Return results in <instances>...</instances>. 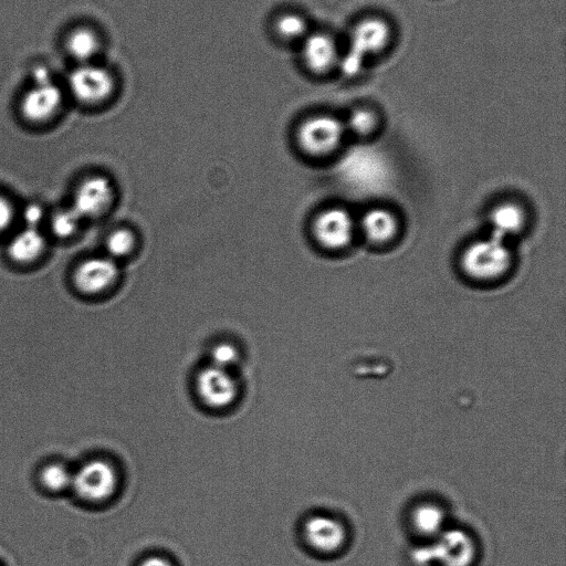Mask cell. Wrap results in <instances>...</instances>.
<instances>
[{"label": "cell", "mask_w": 566, "mask_h": 566, "mask_svg": "<svg viewBox=\"0 0 566 566\" xmlns=\"http://www.w3.org/2000/svg\"><path fill=\"white\" fill-rule=\"evenodd\" d=\"M118 484L114 467L106 460L93 459L73 473L71 489L82 500L100 503L113 497Z\"/></svg>", "instance_id": "obj_3"}, {"label": "cell", "mask_w": 566, "mask_h": 566, "mask_svg": "<svg viewBox=\"0 0 566 566\" xmlns=\"http://www.w3.org/2000/svg\"><path fill=\"white\" fill-rule=\"evenodd\" d=\"M440 520H442V517H440L439 512L431 507L418 512L417 523L425 531L435 530L439 526Z\"/></svg>", "instance_id": "obj_24"}, {"label": "cell", "mask_w": 566, "mask_h": 566, "mask_svg": "<svg viewBox=\"0 0 566 566\" xmlns=\"http://www.w3.org/2000/svg\"><path fill=\"white\" fill-rule=\"evenodd\" d=\"M511 253L506 241L491 236L468 247L463 256V267L470 277L479 280L494 279L508 270Z\"/></svg>", "instance_id": "obj_2"}, {"label": "cell", "mask_w": 566, "mask_h": 566, "mask_svg": "<svg viewBox=\"0 0 566 566\" xmlns=\"http://www.w3.org/2000/svg\"><path fill=\"white\" fill-rule=\"evenodd\" d=\"M72 479V471L60 463L49 464L40 473L41 484L50 492H64L71 489Z\"/></svg>", "instance_id": "obj_18"}, {"label": "cell", "mask_w": 566, "mask_h": 566, "mask_svg": "<svg viewBox=\"0 0 566 566\" xmlns=\"http://www.w3.org/2000/svg\"><path fill=\"white\" fill-rule=\"evenodd\" d=\"M45 246L44 235L37 228L27 227L10 241L8 253L17 262H30L43 254Z\"/></svg>", "instance_id": "obj_15"}, {"label": "cell", "mask_w": 566, "mask_h": 566, "mask_svg": "<svg viewBox=\"0 0 566 566\" xmlns=\"http://www.w3.org/2000/svg\"><path fill=\"white\" fill-rule=\"evenodd\" d=\"M112 201L113 186L108 178L92 176L79 186L72 207L82 218H91L106 211Z\"/></svg>", "instance_id": "obj_10"}, {"label": "cell", "mask_w": 566, "mask_h": 566, "mask_svg": "<svg viewBox=\"0 0 566 566\" xmlns=\"http://www.w3.org/2000/svg\"><path fill=\"white\" fill-rule=\"evenodd\" d=\"M276 30L283 39L296 41L308 36V23L298 14H287L277 20Z\"/></svg>", "instance_id": "obj_19"}, {"label": "cell", "mask_w": 566, "mask_h": 566, "mask_svg": "<svg viewBox=\"0 0 566 566\" xmlns=\"http://www.w3.org/2000/svg\"><path fill=\"white\" fill-rule=\"evenodd\" d=\"M14 218L13 205L9 203L8 199L0 196V232L12 224Z\"/></svg>", "instance_id": "obj_26"}, {"label": "cell", "mask_w": 566, "mask_h": 566, "mask_svg": "<svg viewBox=\"0 0 566 566\" xmlns=\"http://www.w3.org/2000/svg\"><path fill=\"white\" fill-rule=\"evenodd\" d=\"M196 389L203 403L213 410H224L234 404L238 396V384L233 375L213 365L198 374Z\"/></svg>", "instance_id": "obj_7"}, {"label": "cell", "mask_w": 566, "mask_h": 566, "mask_svg": "<svg viewBox=\"0 0 566 566\" xmlns=\"http://www.w3.org/2000/svg\"><path fill=\"white\" fill-rule=\"evenodd\" d=\"M45 215L44 208L38 204H30L24 209L23 219L29 228H37Z\"/></svg>", "instance_id": "obj_25"}, {"label": "cell", "mask_w": 566, "mask_h": 566, "mask_svg": "<svg viewBox=\"0 0 566 566\" xmlns=\"http://www.w3.org/2000/svg\"><path fill=\"white\" fill-rule=\"evenodd\" d=\"M140 566H173L169 561L161 557H151L144 560Z\"/></svg>", "instance_id": "obj_27"}, {"label": "cell", "mask_w": 566, "mask_h": 566, "mask_svg": "<svg viewBox=\"0 0 566 566\" xmlns=\"http://www.w3.org/2000/svg\"><path fill=\"white\" fill-rule=\"evenodd\" d=\"M433 552L439 566H473L476 560L473 542L460 533L446 536Z\"/></svg>", "instance_id": "obj_13"}, {"label": "cell", "mask_w": 566, "mask_h": 566, "mask_svg": "<svg viewBox=\"0 0 566 566\" xmlns=\"http://www.w3.org/2000/svg\"><path fill=\"white\" fill-rule=\"evenodd\" d=\"M524 215L517 205L506 204L495 209L490 215L491 236L506 241L520 232Z\"/></svg>", "instance_id": "obj_16"}, {"label": "cell", "mask_w": 566, "mask_h": 566, "mask_svg": "<svg viewBox=\"0 0 566 566\" xmlns=\"http://www.w3.org/2000/svg\"><path fill=\"white\" fill-rule=\"evenodd\" d=\"M212 364L216 368L229 371L237 364L239 359L238 350L234 345L229 343H222L216 345L211 354Z\"/></svg>", "instance_id": "obj_23"}, {"label": "cell", "mask_w": 566, "mask_h": 566, "mask_svg": "<svg viewBox=\"0 0 566 566\" xmlns=\"http://www.w3.org/2000/svg\"><path fill=\"white\" fill-rule=\"evenodd\" d=\"M313 229L321 245L330 249H341L351 243L354 223L351 215L344 209L331 208L320 214Z\"/></svg>", "instance_id": "obj_8"}, {"label": "cell", "mask_w": 566, "mask_h": 566, "mask_svg": "<svg viewBox=\"0 0 566 566\" xmlns=\"http://www.w3.org/2000/svg\"><path fill=\"white\" fill-rule=\"evenodd\" d=\"M134 243V236L130 230H115L107 240V250L110 258L114 259L127 256L131 253Z\"/></svg>", "instance_id": "obj_22"}, {"label": "cell", "mask_w": 566, "mask_h": 566, "mask_svg": "<svg viewBox=\"0 0 566 566\" xmlns=\"http://www.w3.org/2000/svg\"><path fill=\"white\" fill-rule=\"evenodd\" d=\"M83 218L75 211V208L62 209L52 217V233L58 238L66 239L75 235Z\"/></svg>", "instance_id": "obj_20"}, {"label": "cell", "mask_w": 566, "mask_h": 566, "mask_svg": "<svg viewBox=\"0 0 566 566\" xmlns=\"http://www.w3.org/2000/svg\"><path fill=\"white\" fill-rule=\"evenodd\" d=\"M114 78L107 68L96 62L77 65L70 72L67 91L70 96L85 106H97L108 100L114 91Z\"/></svg>", "instance_id": "obj_4"}, {"label": "cell", "mask_w": 566, "mask_h": 566, "mask_svg": "<svg viewBox=\"0 0 566 566\" xmlns=\"http://www.w3.org/2000/svg\"><path fill=\"white\" fill-rule=\"evenodd\" d=\"M302 58L312 72H329L339 64L337 43L328 34L308 35L303 39Z\"/></svg>", "instance_id": "obj_12"}, {"label": "cell", "mask_w": 566, "mask_h": 566, "mask_svg": "<svg viewBox=\"0 0 566 566\" xmlns=\"http://www.w3.org/2000/svg\"><path fill=\"white\" fill-rule=\"evenodd\" d=\"M65 48L77 65L90 64L99 55L101 39L96 30L80 26L70 31L65 40Z\"/></svg>", "instance_id": "obj_14"}, {"label": "cell", "mask_w": 566, "mask_h": 566, "mask_svg": "<svg viewBox=\"0 0 566 566\" xmlns=\"http://www.w3.org/2000/svg\"><path fill=\"white\" fill-rule=\"evenodd\" d=\"M345 127L331 115H318L307 120L299 130L302 149L313 155H326L340 145Z\"/></svg>", "instance_id": "obj_6"}, {"label": "cell", "mask_w": 566, "mask_h": 566, "mask_svg": "<svg viewBox=\"0 0 566 566\" xmlns=\"http://www.w3.org/2000/svg\"><path fill=\"white\" fill-rule=\"evenodd\" d=\"M391 41V28L385 20L370 17L361 20L352 30L350 54L344 70L353 73L364 59L380 55Z\"/></svg>", "instance_id": "obj_5"}, {"label": "cell", "mask_w": 566, "mask_h": 566, "mask_svg": "<svg viewBox=\"0 0 566 566\" xmlns=\"http://www.w3.org/2000/svg\"><path fill=\"white\" fill-rule=\"evenodd\" d=\"M305 537L313 550L326 554L338 552L345 541L342 524L326 516L310 518L305 524Z\"/></svg>", "instance_id": "obj_11"}, {"label": "cell", "mask_w": 566, "mask_h": 566, "mask_svg": "<svg viewBox=\"0 0 566 566\" xmlns=\"http://www.w3.org/2000/svg\"><path fill=\"white\" fill-rule=\"evenodd\" d=\"M363 233L374 243H385L391 240L397 232L395 216L385 209H372L362 219Z\"/></svg>", "instance_id": "obj_17"}, {"label": "cell", "mask_w": 566, "mask_h": 566, "mask_svg": "<svg viewBox=\"0 0 566 566\" xmlns=\"http://www.w3.org/2000/svg\"><path fill=\"white\" fill-rule=\"evenodd\" d=\"M377 125V115L369 109H356L349 117L347 128L355 135H368Z\"/></svg>", "instance_id": "obj_21"}, {"label": "cell", "mask_w": 566, "mask_h": 566, "mask_svg": "<svg viewBox=\"0 0 566 566\" xmlns=\"http://www.w3.org/2000/svg\"><path fill=\"white\" fill-rule=\"evenodd\" d=\"M119 276L118 265L110 257L90 258L83 261L75 272L77 288L88 295H97L111 287Z\"/></svg>", "instance_id": "obj_9"}, {"label": "cell", "mask_w": 566, "mask_h": 566, "mask_svg": "<svg viewBox=\"0 0 566 566\" xmlns=\"http://www.w3.org/2000/svg\"><path fill=\"white\" fill-rule=\"evenodd\" d=\"M64 102L65 90L41 67L35 71V81L24 93L19 109L27 121L45 123L56 117Z\"/></svg>", "instance_id": "obj_1"}]
</instances>
